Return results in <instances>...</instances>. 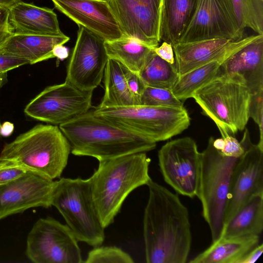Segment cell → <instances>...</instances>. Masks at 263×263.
<instances>
[{"instance_id":"obj_13","label":"cell","mask_w":263,"mask_h":263,"mask_svg":"<svg viewBox=\"0 0 263 263\" xmlns=\"http://www.w3.org/2000/svg\"><path fill=\"white\" fill-rule=\"evenodd\" d=\"M243 31L231 0H197L194 16L179 43L213 39L238 41Z\"/></svg>"},{"instance_id":"obj_12","label":"cell","mask_w":263,"mask_h":263,"mask_svg":"<svg viewBox=\"0 0 263 263\" xmlns=\"http://www.w3.org/2000/svg\"><path fill=\"white\" fill-rule=\"evenodd\" d=\"M78 26L65 81L81 90L93 91L103 79L108 59L105 40L83 27Z\"/></svg>"},{"instance_id":"obj_1","label":"cell","mask_w":263,"mask_h":263,"mask_svg":"<svg viewBox=\"0 0 263 263\" xmlns=\"http://www.w3.org/2000/svg\"><path fill=\"white\" fill-rule=\"evenodd\" d=\"M146 185L143 221L146 261L186 262L192 241L187 208L177 194L151 178Z\"/></svg>"},{"instance_id":"obj_33","label":"cell","mask_w":263,"mask_h":263,"mask_svg":"<svg viewBox=\"0 0 263 263\" xmlns=\"http://www.w3.org/2000/svg\"><path fill=\"white\" fill-rule=\"evenodd\" d=\"M128 89L136 105H140V98L145 85L138 73L132 72L121 64Z\"/></svg>"},{"instance_id":"obj_10","label":"cell","mask_w":263,"mask_h":263,"mask_svg":"<svg viewBox=\"0 0 263 263\" xmlns=\"http://www.w3.org/2000/svg\"><path fill=\"white\" fill-rule=\"evenodd\" d=\"M92 93L65 81L45 88L26 106L24 112L35 120L60 125L91 109Z\"/></svg>"},{"instance_id":"obj_42","label":"cell","mask_w":263,"mask_h":263,"mask_svg":"<svg viewBox=\"0 0 263 263\" xmlns=\"http://www.w3.org/2000/svg\"><path fill=\"white\" fill-rule=\"evenodd\" d=\"M13 124L9 122H6L1 125L0 135L7 137L12 134L13 131Z\"/></svg>"},{"instance_id":"obj_37","label":"cell","mask_w":263,"mask_h":263,"mask_svg":"<svg viewBox=\"0 0 263 263\" xmlns=\"http://www.w3.org/2000/svg\"><path fill=\"white\" fill-rule=\"evenodd\" d=\"M155 52L161 59L171 64H175V55L172 45L166 42L154 49Z\"/></svg>"},{"instance_id":"obj_14","label":"cell","mask_w":263,"mask_h":263,"mask_svg":"<svg viewBox=\"0 0 263 263\" xmlns=\"http://www.w3.org/2000/svg\"><path fill=\"white\" fill-rule=\"evenodd\" d=\"M240 142L245 152L232 175L225 224L251 197L263 194V148L252 143L248 129Z\"/></svg>"},{"instance_id":"obj_6","label":"cell","mask_w":263,"mask_h":263,"mask_svg":"<svg viewBox=\"0 0 263 263\" xmlns=\"http://www.w3.org/2000/svg\"><path fill=\"white\" fill-rule=\"evenodd\" d=\"M92 110L96 116L116 126L155 143L179 135L190 125L191 119L184 106H97Z\"/></svg>"},{"instance_id":"obj_29","label":"cell","mask_w":263,"mask_h":263,"mask_svg":"<svg viewBox=\"0 0 263 263\" xmlns=\"http://www.w3.org/2000/svg\"><path fill=\"white\" fill-rule=\"evenodd\" d=\"M238 24L263 35V0H231Z\"/></svg>"},{"instance_id":"obj_38","label":"cell","mask_w":263,"mask_h":263,"mask_svg":"<svg viewBox=\"0 0 263 263\" xmlns=\"http://www.w3.org/2000/svg\"><path fill=\"white\" fill-rule=\"evenodd\" d=\"M263 252V244L257 245L248 252L239 263H254L259 258Z\"/></svg>"},{"instance_id":"obj_15","label":"cell","mask_w":263,"mask_h":263,"mask_svg":"<svg viewBox=\"0 0 263 263\" xmlns=\"http://www.w3.org/2000/svg\"><path fill=\"white\" fill-rule=\"evenodd\" d=\"M124 35L155 49L160 43L161 0H106Z\"/></svg>"},{"instance_id":"obj_24","label":"cell","mask_w":263,"mask_h":263,"mask_svg":"<svg viewBox=\"0 0 263 263\" xmlns=\"http://www.w3.org/2000/svg\"><path fill=\"white\" fill-rule=\"evenodd\" d=\"M263 230V194L251 197L225 224L220 237L260 236Z\"/></svg>"},{"instance_id":"obj_45","label":"cell","mask_w":263,"mask_h":263,"mask_svg":"<svg viewBox=\"0 0 263 263\" xmlns=\"http://www.w3.org/2000/svg\"><path fill=\"white\" fill-rule=\"evenodd\" d=\"M7 82V72L0 73V89ZM0 122V128L1 126Z\"/></svg>"},{"instance_id":"obj_27","label":"cell","mask_w":263,"mask_h":263,"mask_svg":"<svg viewBox=\"0 0 263 263\" xmlns=\"http://www.w3.org/2000/svg\"><path fill=\"white\" fill-rule=\"evenodd\" d=\"M222 63L214 61L179 76L171 89L172 93L182 102L192 98L197 90L218 76Z\"/></svg>"},{"instance_id":"obj_19","label":"cell","mask_w":263,"mask_h":263,"mask_svg":"<svg viewBox=\"0 0 263 263\" xmlns=\"http://www.w3.org/2000/svg\"><path fill=\"white\" fill-rule=\"evenodd\" d=\"M221 74L240 76L252 95L263 91V35L221 64Z\"/></svg>"},{"instance_id":"obj_34","label":"cell","mask_w":263,"mask_h":263,"mask_svg":"<svg viewBox=\"0 0 263 263\" xmlns=\"http://www.w3.org/2000/svg\"><path fill=\"white\" fill-rule=\"evenodd\" d=\"M27 171L22 167L11 165L6 161H0V185L19 178Z\"/></svg>"},{"instance_id":"obj_16","label":"cell","mask_w":263,"mask_h":263,"mask_svg":"<svg viewBox=\"0 0 263 263\" xmlns=\"http://www.w3.org/2000/svg\"><path fill=\"white\" fill-rule=\"evenodd\" d=\"M54 182L28 171L19 178L0 185V220L32 208L51 206Z\"/></svg>"},{"instance_id":"obj_32","label":"cell","mask_w":263,"mask_h":263,"mask_svg":"<svg viewBox=\"0 0 263 263\" xmlns=\"http://www.w3.org/2000/svg\"><path fill=\"white\" fill-rule=\"evenodd\" d=\"M249 115L258 126L259 140L257 144L263 148V91L252 95Z\"/></svg>"},{"instance_id":"obj_43","label":"cell","mask_w":263,"mask_h":263,"mask_svg":"<svg viewBox=\"0 0 263 263\" xmlns=\"http://www.w3.org/2000/svg\"><path fill=\"white\" fill-rule=\"evenodd\" d=\"M21 0H0V5L9 8Z\"/></svg>"},{"instance_id":"obj_35","label":"cell","mask_w":263,"mask_h":263,"mask_svg":"<svg viewBox=\"0 0 263 263\" xmlns=\"http://www.w3.org/2000/svg\"><path fill=\"white\" fill-rule=\"evenodd\" d=\"M224 146L220 151L224 156L238 158L240 157L245 152V148L240 142L231 136L228 135L224 138Z\"/></svg>"},{"instance_id":"obj_7","label":"cell","mask_w":263,"mask_h":263,"mask_svg":"<svg viewBox=\"0 0 263 263\" xmlns=\"http://www.w3.org/2000/svg\"><path fill=\"white\" fill-rule=\"evenodd\" d=\"M211 137L201 153L198 187L202 215L207 222L212 242L221 236L224 224L232 175L238 158L223 155L213 146Z\"/></svg>"},{"instance_id":"obj_5","label":"cell","mask_w":263,"mask_h":263,"mask_svg":"<svg viewBox=\"0 0 263 263\" xmlns=\"http://www.w3.org/2000/svg\"><path fill=\"white\" fill-rule=\"evenodd\" d=\"M252 93L237 74H221L197 90L193 98L218 128L222 138L243 130L250 118Z\"/></svg>"},{"instance_id":"obj_26","label":"cell","mask_w":263,"mask_h":263,"mask_svg":"<svg viewBox=\"0 0 263 263\" xmlns=\"http://www.w3.org/2000/svg\"><path fill=\"white\" fill-rule=\"evenodd\" d=\"M104 93L99 107L134 105L121 64L108 58L104 73Z\"/></svg>"},{"instance_id":"obj_39","label":"cell","mask_w":263,"mask_h":263,"mask_svg":"<svg viewBox=\"0 0 263 263\" xmlns=\"http://www.w3.org/2000/svg\"><path fill=\"white\" fill-rule=\"evenodd\" d=\"M14 32V30L11 25L0 26V49Z\"/></svg>"},{"instance_id":"obj_36","label":"cell","mask_w":263,"mask_h":263,"mask_svg":"<svg viewBox=\"0 0 263 263\" xmlns=\"http://www.w3.org/2000/svg\"><path fill=\"white\" fill-rule=\"evenodd\" d=\"M26 64H30L28 61L0 50V73L7 72Z\"/></svg>"},{"instance_id":"obj_2","label":"cell","mask_w":263,"mask_h":263,"mask_svg":"<svg viewBox=\"0 0 263 263\" xmlns=\"http://www.w3.org/2000/svg\"><path fill=\"white\" fill-rule=\"evenodd\" d=\"M59 128L68 141L71 153L99 161L130 154L147 152L156 143L124 129L96 116L92 109Z\"/></svg>"},{"instance_id":"obj_8","label":"cell","mask_w":263,"mask_h":263,"mask_svg":"<svg viewBox=\"0 0 263 263\" xmlns=\"http://www.w3.org/2000/svg\"><path fill=\"white\" fill-rule=\"evenodd\" d=\"M59 211L78 241L93 247L105 239V228L93 203L88 179L61 178L54 182L51 206Z\"/></svg>"},{"instance_id":"obj_17","label":"cell","mask_w":263,"mask_h":263,"mask_svg":"<svg viewBox=\"0 0 263 263\" xmlns=\"http://www.w3.org/2000/svg\"><path fill=\"white\" fill-rule=\"evenodd\" d=\"M261 35H252L238 41L213 39L178 43L173 46L176 69L180 76L214 61L223 63Z\"/></svg>"},{"instance_id":"obj_23","label":"cell","mask_w":263,"mask_h":263,"mask_svg":"<svg viewBox=\"0 0 263 263\" xmlns=\"http://www.w3.org/2000/svg\"><path fill=\"white\" fill-rule=\"evenodd\" d=\"M260 236L220 237L206 250L189 261L190 263H239L259 243Z\"/></svg>"},{"instance_id":"obj_22","label":"cell","mask_w":263,"mask_h":263,"mask_svg":"<svg viewBox=\"0 0 263 263\" xmlns=\"http://www.w3.org/2000/svg\"><path fill=\"white\" fill-rule=\"evenodd\" d=\"M197 0H161L159 40L179 43L195 14Z\"/></svg>"},{"instance_id":"obj_44","label":"cell","mask_w":263,"mask_h":263,"mask_svg":"<svg viewBox=\"0 0 263 263\" xmlns=\"http://www.w3.org/2000/svg\"><path fill=\"white\" fill-rule=\"evenodd\" d=\"M213 146L217 149L221 151L224 146V140L223 138H219L213 140Z\"/></svg>"},{"instance_id":"obj_9","label":"cell","mask_w":263,"mask_h":263,"mask_svg":"<svg viewBox=\"0 0 263 263\" xmlns=\"http://www.w3.org/2000/svg\"><path fill=\"white\" fill-rule=\"evenodd\" d=\"M78 241L66 224L51 218H40L27 239L26 255L35 263H82Z\"/></svg>"},{"instance_id":"obj_11","label":"cell","mask_w":263,"mask_h":263,"mask_svg":"<svg viewBox=\"0 0 263 263\" xmlns=\"http://www.w3.org/2000/svg\"><path fill=\"white\" fill-rule=\"evenodd\" d=\"M158 157L165 182L183 196H196L201 153L195 141L187 137L169 141L159 149Z\"/></svg>"},{"instance_id":"obj_25","label":"cell","mask_w":263,"mask_h":263,"mask_svg":"<svg viewBox=\"0 0 263 263\" xmlns=\"http://www.w3.org/2000/svg\"><path fill=\"white\" fill-rule=\"evenodd\" d=\"M104 45L108 58L118 61L138 74L143 69L154 49L125 36L114 40L105 41Z\"/></svg>"},{"instance_id":"obj_21","label":"cell","mask_w":263,"mask_h":263,"mask_svg":"<svg viewBox=\"0 0 263 263\" xmlns=\"http://www.w3.org/2000/svg\"><path fill=\"white\" fill-rule=\"evenodd\" d=\"M70 38L65 35H42L14 32L0 50L25 59L30 64L54 58L52 50L59 44L64 45Z\"/></svg>"},{"instance_id":"obj_30","label":"cell","mask_w":263,"mask_h":263,"mask_svg":"<svg viewBox=\"0 0 263 263\" xmlns=\"http://www.w3.org/2000/svg\"><path fill=\"white\" fill-rule=\"evenodd\" d=\"M130 255L114 246L95 247L88 253L86 263H133Z\"/></svg>"},{"instance_id":"obj_4","label":"cell","mask_w":263,"mask_h":263,"mask_svg":"<svg viewBox=\"0 0 263 263\" xmlns=\"http://www.w3.org/2000/svg\"><path fill=\"white\" fill-rule=\"evenodd\" d=\"M70 153V144L59 127L40 124L6 144L0 161L54 180L61 177Z\"/></svg>"},{"instance_id":"obj_31","label":"cell","mask_w":263,"mask_h":263,"mask_svg":"<svg viewBox=\"0 0 263 263\" xmlns=\"http://www.w3.org/2000/svg\"><path fill=\"white\" fill-rule=\"evenodd\" d=\"M140 105L176 107L184 106L183 102L175 97L171 89L145 85L140 98Z\"/></svg>"},{"instance_id":"obj_3","label":"cell","mask_w":263,"mask_h":263,"mask_svg":"<svg viewBox=\"0 0 263 263\" xmlns=\"http://www.w3.org/2000/svg\"><path fill=\"white\" fill-rule=\"evenodd\" d=\"M99 162L88 179L93 203L106 228L114 222L128 195L151 179V160L146 153L140 152Z\"/></svg>"},{"instance_id":"obj_20","label":"cell","mask_w":263,"mask_h":263,"mask_svg":"<svg viewBox=\"0 0 263 263\" xmlns=\"http://www.w3.org/2000/svg\"><path fill=\"white\" fill-rule=\"evenodd\" d=\"M8 21L16 33L63 35L57 14L51 9L22 1L8 8Z\"/></svg>"},{"instance_id":"obj_28","label":"cell","mask_w":263,"mask_h":263,"mask_svg":"<svg viewBox=\"0 0 263 263\" xmlns=\"http://www.w3.org/2000/svg\"><path fill=\"white\" fill-rule=\"evenodd\" d=\"M138 74L145 86L171 90L179 76L175 64L161 59L154 50Z\"/></svg>"},{"instance_id":"obj_18","label":"cell","mask_w":263,"mask_h":263,"mask_svg":"<svg viewBox=\"0 0 263 263\" xmlns=\"http://www.w3.org/2000/svg\"><path fill=\"white\" fill-rule=\"evenodd\" d=\"M55 8L78 26L105 41L124 36L106 0H51Z\"/></svg>"},{"instance_id":"obj_40","label":"cell","mask_w":263,"mask_h":263,"mask_svg":"<svg viewBox=\"0 0 263 263\" xmlns=\"http://www.w3.org/2000/svg\"><path fill=\"white\" fill-rule=\"evenodd\" d=\"M54 58L63 60L66 59L69 55L68 49L62 44L55 46L52 50Z\"/></svg>"},{"instance_id":"obj_41","label":"cell","mask_w":263,"mask_h":263,"mask_svg":"<svg viewBox=\"0 0 263 263\" xmlns=\"http://www.w3.org/2000/svg\"><path fill=\"white\" fill-rule=\"evenodd\" d=\"M10 25L8 21V8L0 5V26Z\"/></svg>"}]
</instances>
